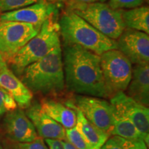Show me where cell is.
Masks as SVG:
<instances>
[{
  "label": "cell",
  "mask_w": 149,
  "mask_h": 149,
  "mask_svg": "<svg viewBox=\"0 0 149 149\" xmlns=\"http://www.w3.org/2000/svg\"><path fill=\"white\" fill-rule=\"evenodd\" d=\"M61 51L65 86L68 91L82 95L109 97L100 55L76 44H64Z\"/></svg>",
  "instance_id": "6da1fadb"
},
{
  "label": "cell",
  "mask_w": 149,
  "mask_h": 149,
  "mask_svg": "<svg viewBox=\"0 0 149 149\" xmlns=\"http://www.w3.org/2000/svg\"><path fill=\"white\" fill-rule=\"evenodd\" d=\"M19 76L32 93L53 96L62 93L66 86L61 46L26 67Z\"/></svg>",
  "instance_id": "7a4b0ae2"
},
{
  "label": "cell",
  "mask_w": 149,
  "mask_h": 149,
  "mask_svg": "<svg viewBox=\"0 0 149 149\" xmlns=\"http://www.w3.org/2000/svg\"><path fill=\"white\" fill-rule=\"evenodd\" d=\"M58 23L64 44L79 45L98 55L117 49L116 40L102 34L70 9L63 13Z\"/></svg>",
  "instance_id": "3957f363"
},
{
  "label": "cell",
  "mask_w": 149,
  "mask_h": 149,
  "mask_svg": "<svg viewBox=\"0 0 149 149\" xmlns=\"http://www.w3.org/2000/svg\"><path fill=\"white\" fill-rule=\"evenodd\" d=\"M57 15L56 12L47 19L38 33L8 61L13 73L20 75L26 67L40 60L61 46L60 30Z\"/></svg>",
  "instance_id": "277c9868"
},
{
  "label": "cell",
  "mask_w": 149,
  "mask_h": 149,
  "mask_svg": "<svg viewBox=\"0 0 149 149\" xmlns=\"http://www.w3.org/2000/svg\"><path fill=\"white\" fill-rule=\"evenodd\" d=\"M66 5L68 9L112 40H117L126 29L122 10L113 9L105 2L69 3Z\"/></svg>",
  "instance_id": "5b68a950"
},
{
  "label": "cell",
  "mask_w": 149,
  "mask_h": 149,
  "mask_svg": "<svg viewBox=\"0 0 149 149\" xmlns=\"http://www.w3.org/2000/svg\"><path fill=\"white\" fill-rule=\"evenodd\" d=\"M100 56V64L109 97L126 90L132 76V64L117 49L111 50Z\"/></svg>",
  "instance_id": "8992f818"
},
{
  "label": "cell",
  "mask_w": 149,
  "mask_h": 149,
  "mask_svg": "<svg viewBox=\"0 0 149 149\" xmlns=\"http://www.w3.org/2000/svg\"><path fill=\"white\" fill-rule=\"evenodd\" d=\"M40 31L30 24L0 22V53L6 62Z\"/></svg>",
  "instance_id": "52a82bcc"
},
{
  "label": "cell",
  "mask_w": 149,
  "mask_h": 149,
  "mask_svg": "<svg viewBox=\"0 0 149 149\" xmlns=\"http://www.w3.org/2000/svg\"><path fill=\"white\" fill-rule=\"evenodd\" d=\"M75 106L89 122L111 136L113 130V107L103 98L77 95Z\"/></svg>",
  "instance_id": "ba28073f"
},
{
  "label": "cell",
  "mask_w": 149,
  "mask_h": 149,
  "mask_svg": "<svg viewBox=\"0 0 149 149\" xmlns=\"http://www.w3.org/2000/svg\"><path fill=\"white\" fill-rule=\"evenodd\" d=\"M110 103L131 122L148 145L149 141L148 108L136 102L123 91L117 93L112 96Z\"/></svg>",
  "instance_id": "9c48e42d"
},
{
  "label": "cell",
  "mask_w": 149,
  "mask_h": 149,
  "mask_svg": "<svg viewBox=\"0 0 149 149\" xmlns=\"http://www.w3.org/2000/svg\"><path fill=\"white\" fill-rule=\"evenodd\" d=\"M117 50L131 64H148L149 36L141 31L126 28L117 41Z\"/></svg>",
  "instance_id": "30bf717a"
},
{
  "label": "cell",
  "mask_w": 149,
  "mask_h": 149,
  "mask_svg": "<svg viewBox=\"0 0 149 149\" xmlns=\"http://www.w3.org/2000/svg\"><path fill=\"white\" fill-rule=\"evenodd\" d=\"M57 12L55 5L46 0L17 10L0 15V22H18L30 24L40 31L47 19Z\"/></svg>",
  "instance_id": "8fae6325"
},
{
  "label": "cell",
  "mask_w": 149,
  "mask_h": 149,
  "mask_svg": "<svg viewBox=\"0 0 149 149\" xmlns=\"http://www.w3.org/2000/svg\"><path fill=\"white\" fill-rule=\"evenodd\" d=\"M3 127L8 139L17 142H31L39 137L33 123L22 109L7 113Z\"/></svg>",
  "instance_id": "7c38bea8"
},
{
  "label": "cell",
  "mask_w": 149,
  "mask_h": 149,
  "mask_svg": "<svg viewBox=\"0 0 149 149\" xmlns=\"http://www.w3.org/2000/svg\"><path fill=\"white\" fill-rule=\"evenodd\" d=\"M26 115L33 123L39 137L61 140L66 138L65 128L44 112L38 102L31 104L26 109Z\"/></svg>",
  "instance_id": "4fadbf2b"
},
{
  "label": "cell",
  "mask_w": 149,
  "mask_h": 149,
  "mask_svg": "<svg viewBox=\"0 0 149 149\" xmlns=\"http://www.w3.org/2000/svg\"><path fill=\"white\" fill-rule=\"evenodd\" d=\"M0 87L13 97L21 109H27L32 104V92L8 67L0 70Z\"/></svg>",
  "instance_id": "5bb4252c"
},
{
  "label": "cell",
  "mask_w": 149,
  "mask_h": 149,
  "mask_svg": "<svg viewBox=\"0 0 149 149\" xmlns=\"http://www.w3.org/2000/svg\"><path fill=\"white\" fill-rule=\"evenodd\" d=\"M40 106L44 112L65 129L73 128L77 124V113L71 102L64 104L53 99L46 98L41 101Z\"/></svg>",
  "instance_id": "9a60e30c"
},
{
  "label": "cell",
  "mask_w": 149,
  "mask_h": 149,
  "mask_svg": "<svg viewBox=\"0 0 149 149\" xmlns=\"http://www.w3.org/2000/svg\"><path fill=\"white\" fill-rule=\"evenodd\" d=\"M128 96L148 107L149 104V66L136 64L132 68L131 79L126 88Z\"/></svg>",
  "instance_id": "2e32d148"
},
{
  "label": "cell",
  "mask_w": 149,
  "mask_h": 149,
  "mask_svg": "<svg viewBox=\"0 0 149 149\" xmlns=\"http://www.w3.org/2000/svg\"><path fill=\"white\" fill-rule=\"evenodd\" d=\"M74 107L77 113L76 125L79 128L80 133L82 134L91 148L100 149L109 138L110 135L89 122L74 104Z\"/></svg>",
  "instance_id": "e0dca14e"
},
{
  "label": "cell",
  "mask_w": 149,
  "mask_h": 149,
  "mask_svg": "<svg viewBox=\"0 0 149 149\" xmlns=\"http://www.w3.org/2000/svg\"><path fill=\"white\" fill-rule=\"evenodd\" d=\"M122 19L126 28L149 33L148 6L122 10Z\"/></svg>",
  "instance_id": "ac0fdd59"
},
{
  "label": "cell",
  "mask_w": 149,
  "mask_h": 149,
  "mask_svg": "<svg viewBox=\"0 0 149 149\" xmlns=\"http://www.w3.org/2000/svg\"><path fill=\"white\" fill-rule=\"evenodd\" d=\"M111 135L119 136L127 139H142L141 134L139 133L131 122L113 107V130Z\"/></svg>",
  "instance_id": "d6986e66"
},
{
  "label": "cell",
  "mask_w": 149,
  "mask_h": 149,
  "mask_svg": "<svg viewBox=\"0 0 149 149\" xmlns=\"http://www.w3.org/2000/svg\"><path fill=\"white\" fill-rule=\"evenodd\" d=\"M65 131H66L65 140L68 141L77 149H93L84 137L82 134L80 133L77 125L70 129H65Z\"/></svg>",
  "instance_id": "ffe728a7"
},
{
  "label": "cell",
  "mask_w": 149,
  "mask_h": 149,
  "mask_svg": "<svg viewBox=\"0 0 149 149\" xmlns=\"http://www.w3.org/2000/svg\"><path fill=\"white\" fill-rule=\"evenodd\" d=\"M4 149H48L44 139L38 137L35 141L31 142H17L10 139L3 141Z\"/></svg>",
  "instance_id": "44dd1931"
},
{
  "label": "cell",
  "mask_w": 149,
  "mask_h": 149,
  "mask_svg": "<svg viewBox=\"0 0 149 149\" xmlns=\"http://www.w3.org/2000/svg\"><path fill=\"white\" fill-rule=\"evenodd\" d=\"M42 0H0V12H10L24 8Z\"/></svg>",
  "instance_id": "7402d4cb"
},
{
  "label": "cell",
  "mask_w": 149,
  "mask_h": 149,
  "mask_svg": "<svg viewBox=\"0 0 149 149\" xmlns=\"http://www.w3.org/2000/svg\"><path fill=\"white\" fill-rule=\"evenodd\" d=\"M17 109L15 100L4 89L0 87V115Z\"/></svg>",
  "instance_id": "603a6c76"
},
{
  "label": "cell",
  "mask_w": 149,
  "mask_h": 149,
  "mask_svg": "<svg viewBox=\"0 0 149 149\" xmlns=\"http://www.w3.org/2000/svg\"><path fill=\"white\" fill-rule=\"evenodd\" d=\"M144 0H109V4L113 9L124 10L141 6Z\"/></svg>",
  "instance_id": "cb8c5ba5"
},
{
  "label": "cell",
  "mask_w": 149,
  "mask_h": 149,
  "mask_svg": "<svg viewBox=\"0 0 149 149\" xmlns=\"http://www.w3.org/2000/svg\"><path fill=\"white\" fill-rule=\"evenodd\" d=\"M115 137L123 149H148L146 142L141 138L127 139L119 136H115Z\"/></svg>",
  "instance_id": "d4e9b609"
},
{
  "label": "cell",
  "mask_w": 149,
  "mask_h": 149,
  "mask_svg": "<svg viewBox=\"0 0 149 149\" xmlns=\"http://www.w3.org/2000/svg\"><path fill=\"white\" fill-rule=\"evenodd\" d=\"M100 149H123L115 136L109 137Z\"/></svg>",
  "instance_id": "484cf974"
},
{
  "label": "cell",
  "mask_w": 149,
  "mask_h": 149,
  "mask_svg": "<svg viewBox=\"0 0 149 149\" xmlns=\"http://www.w3.org/2000/svg\"><path fill=\"white\" fill-rule=\"evenodd\" d=\"M45 142L49 149H64L63 140L61 139H45Z\"/></svg>",
  "instance_id": "4316f807"
},
{
  "label": "cell",
  "mask_w": 149,
  "mask_h": 149,
  "mask_svg": "<svg viewBox=\"0 0 149 149\" xmlns=\"http://www.w3.org/2000/svg\"><path fill=\"white\" fill-rule=\"evenodd\" d=\"M97 1H100L99 0H66L65 3H89L97 2Z\"/></svg>",
  "instance_id": "83f0119b"
},
{
  "label": "cell",
  "mask_w": 149,
  "mask_h": 149,
  "mask_svg": "<svg viewBox=\"0 0 149 149\" xmlns=\"http://www.w3.org/2000/svg\"><path fill=\"white\" fill-rule=\"evenodd\" d=\"M7 63L6 62L4 59H3L2 55H1V53H0V70L3 69V68H7Z\"/></svg>",
  "instance_id": "f1b7e54d"
},
{
  "label": "cell",
  "mask_w": 149,
  "mask_h": 149,
  "mask_svg": "<svg viewBox=\"0 0 149 149\" xmlns=\"http://www.w3.org/2000/svg\"><path fill=\"white\" fill-rule=\"evenodd\" d=\"M63 144H64V149H77L74 146L70 144V143L68 142V141L63 140Z\"/></svg>",
  "instance_id": "f546056e"
},
{
  "label": "cell",
  "mask_w": 149,
  "mask_h": 149,
  "mask_svg": "<svg viewBox=\"0 0 149 149\" xmlns=\"http://www.w3.org/2000/svg\"><path fill=\"white\" fill-rule=\"evenodd\" d=\"M48 2L54 3H59V2H64L65 0H46Z\"/></svg>",
  "instance_id": "4dcf8cb0"
},
{
  "label": "cell",
  "mask_w": 149,
  "mask_h": 149,
  "mask_svg": "<svg viewBox=\"0 0 149 149\" xmlns=\"http://www.w3.org/2000/svg\"><path fill=\"white\" fill-rule=\"evenodd\" d=\"M0 149H4V148H3V144H1V142H0Z\"/></svg>",
  "instance_id": "1f68e13d"
},
{
  "label": "cell",
  "mask_w": 149,
  "mask_h": 149,
  "mask_svg": "<svg viewBox=\"0 0 149 149\" xmlns=\"http://www.w3.org/2000/svg\"><path fill=\"white\" fill-rule=\"evenodd\" d=\"M100 1H101V2H105V1H107V0H99Z\"/></svg>",
  "instance_id": "d6a6232c"
},
{
  "label": "cell",
  "mask_w": 149,
  "mask_h": 149,
  "mask_svg": "<svg viewBox=\"0 0 149 149\" xmlns=\"http://www.w3.org/2000/svg\"><path fill=\"white\" fill-rule=\"evenodd\" d=\"M146 1H147V2H148V1H149V0H146Z\"/></svg>",
  "instance_id": "836d02e7"
},
{
  "label": "cell",
  "mask_w": 149,
  "mask_h": 149,
  "mask_svg": "<svg viewBox=\"0 0 149 149\" xmlns=\"http://www.w3.org/2000/svg\"><path fill=\"white\" fill-rule=\"evenodd\" d=\"M65 1H66V0H65ZM65 1H64V2H65Z\"/></svg>",
  "instance_id": "e575fe53"
}]
</instances>
